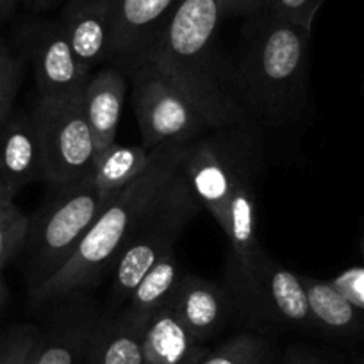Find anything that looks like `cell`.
Instances as JSON below:
<instances>
[{"mask_svg":"<svg viewBox=\"0 0 364 364\" xmlns=\"http://www.w3.org/2000/svg\"><path fill=\"white\" fill-rule=\"evenodd\" d=\"M248 314L279 327L318 331L302 277L269 257L268 252L259 259Z\"/></svg>","mask_w":364,"mask_h":364,"instance_id":"10","label":"cell"},{"mask_svg":"<svg viewBox=\"0 0 364 364\" xmlns=\"http://www.w3.org/2000/svg\"><path fill=\"white\" fill-rule=\"evenodd\" d=\"M41 328L20 323L0 334V364H33Z\"/></svg>","mask_w":364,"mask_h":364,"instance_id":"23","label":"cell"},{"mask_svg":"<svg viewBox=\"0 0 364 364\" xmlns=\"http://www.w3.org/2000/svg\"><path fill=\"white\" fill-rule=\"evenodd\" d=\"M360 254H363V259H364V234H363V240H360Z\"/></svg>","mask_w":364,"mask_h":364,"instance_id":"34","label":"cell"},{"mask_svg":"<svg viewBox=\"0 0 364 364\" xmlns=\"http://www.w3.org/2000/svg\"><path fill=\"white\" fill-rule=\"evenodd\" d=\"M125 95L127 80L117 66L111 65L91 73L84 87V109L95 138L97 154L117 143Z\"/></svg>","mask_w":364,"mask_h":364,"instance_id":"17","label":"cell"},{"mask_svg":"<svg viewBox=\"0 0 364 364\" xmlns=\"http://www.w3.org/2000/svg\"><path fill=\"white\" fill-rule=\"evenodd\" d=\"M146 321L127 307L102 311L91 334L84 364H145L143 338Z\"/></svg>","mask_w":364,"mask_h":364,"instance_id":"16","label":"cell"},{"mask_svg":"<svg viewBox=\"0 0 364 364\" xmlns=\"http://www.w3.org/2000/svg\"><path fill=\"white\" fill-rule=\"evenodd\" d=\"M23 48L33 65L40 97L84 90L91 77L77 59L59 22H36L23 31Z\"/></svg>","mask_w":364,"mask_h":364,"instance_id":"11","label":"cell"},{"mask_svg":"<svg viewBox=\"0 0 364 364\" xmlns=\"http://www.w3.org/2000/svg\"><path fill=\"white\" fill-rule=\"evenodd\" d=\"M22 61L0 40V129L9 120L13 102L22 82Z\"/></svg>","mask_w":364,"mask_h":364,"instance_id":"25","label":"cell"},{"mask_svg":"<svg viewBox=\"0 0 364 364\" xmlns=\"http://www.w3.org/2000/svg\"><path fill=\"white\" fill-rule=\"evenodd\" d=\"M360 364H364V360H360Z\"/></svg>","mask_w":364,"mask_h":364,"instance_id":"35","label":"cell"},{"mask_svg":"<svg viewBox=\"0 0 364 364\" xmlns=\"http://www.w3.org/2000/svg\"><path fill=\"white\" fill-rule=\"evenodd\" d=\"M131 77L132 107L146 149L188 145L218 129L190 93L150 61Z\"/></svg>","mask_w":364,"mask_h":364,"instance_id":"6","label":"cell"},{"mask_svg":"<svg viewBox=\"0 0 364 364\" xmlns=\"http://www.w3.org/2000/svg\"><path fill=\"white\" fill-rule=\"evenodd\" d=\"M268 0H220L225 16H254L266 8Z\"/></svg>","mask_w":364,"mask_h":364,"instance_id":"28","label":"cell"},{"mask_svg":"<svg viewBox=\"0 0 364 364\" xmlns=\"http://www.w3.org/2000/svg\"><path fill=\"white\" fill-rule=\"evenodd\" d=\"M31 114L40 138L43 182L55 188L90 177L97 145L84 109V90L38 97Z\"/></svg>","mask_w":364,"mask_h":364,"instance_id":"7","label":"cell"},{"mask_svg":"<svg viewBox=\"0 0 364 364\" xmlns=\"http://www.w3.org/2000/svg\"><path fill=\"white\" fill-rule=\"evenodd\" d=\"M190 145V143H188ZM188 145L170 146L156 164L127 184L118 197L97 218L90 232L80 241L70 261L48 281L31 289V304L45 307L75 291H90L100 284L139 223L161 200L164 191L181 171Z\"/></svg>","mask_w":364,"mask_h":364,"instance_id":"2","label":"cell"},{"mask_svg":"<svg viewBox=\"0 0 364 364\" xmlns=\"http://www.w3.org/2000/svg\"><path fill=\"white\" fill-rule=\"evenodd\" d=\"M327 0H268L262 11L284 16L291 22L313 29L314 18Z\"/></svg>","mask_w":364,"mask_h":364,"instance_id":"26","label":"cell"},{"mask_svg":"<svg viewBox=\"0 0 364 364\" xmlns=\"http://www.w3.org/2000/svg\"><path fill=\"white\" fill-rule=\"evenodd\" d=\"M6 296H8V289H6L4 277H2V268H0V307L6 302Z\"/></svg>","mask_w":364,"mask_h":364,"instance_id":"33","label":"cell"},{"mask_svg":"<svg viewBox=\"0 0 364 364\" xmlns=\"http://www.w3.org/2000/svg\"><path fill=\"white\" fill-rule=\"evenodd\" d=\"M0 175L18 195L31 182L43 181V157L33 114L18 113L0 129Z\"/></svg>","mask_w":364,"mask_h":364,"instance_id":"15","label":"cell"},{"mask_svg":"<svg viewBox=\"0 0 364 364\" xmlns=\"http://www.w3.org/2000/svg\"><path fill=\"white\" fill-rule=\"evenodd\" d=\"M272 346L255 334H240L227 339L213 352L205 353L198 364H268Z\"/></svg>","mask_w":364,"mask_h":364,"instance_id":"22","label":"cell"},{"mask_svg":"<svg viewBox=\"0 0 364 364\" xmlns=\"http://www.w3.org/2000/svg\"><path fill=\"white\" fill-rule=\"evenodd\" d=\"M114 0H66L61 23L77 59L93 72L109 61Z\"/></svg>","mask_w":364,"mask_h":364,"instance_id":"14","label":"cell"},{"mask_svg":"<svg viewBox=\"0 0 364 364\" xmlns=\"http://www.w3.org/2000/svg\"><path fill=\"white\" fill-rule=\"evenodd\" d=\"M18 4H22V0H0V20L8 18Z\"/></svg>","mask_w":364,"mask_h":364,"instance_id":"32","label":"cell"},{"mask_svg":"<svg viewBox=\"0 0 364 364\" xmlns=\"http://www.w3.org/2000/svg\"><path fill=\"white\" fill-rule=\"evenodd\" d=\"M170 307L182 325L202 343L216 338L237 309L227 286L195 273L182 275Z\"/></svg>","mask_w":364,"mask_h":364,"instance_id":"13","label":"cell"},{"mask_svg":"<svg viewBox=\"0 0 364 364\" xmlns=\"http://www.w3.org/2000/svg\"><path fill=\"white\" fill-rule=\"evenodd\" d=\"M284 364H327L323 359H320L314 353L306 352V350H291L286 355Z\"/></svg>","mask_w":364,"mask_h":364,"instance_id":"29","label":"cell"},{"mask_svg":"<svg viewBox=\"0 0 364 364\" xmlns=\"http://www.w3.org/2000/svg\"><path fill=\"white\" fill-rule=\"evenodd\" d=\"M66 2V0H22V4L27 8L34 9V11H45V9H50L54 6Z\"/></svg>","mask_w":364,"mask_h":364,"instance_id":"31","label":"cell"},{"mask_svg":"<svg viewBox=\"0 0 364 364\" xmlns=\"http://www.w3.org/2000/svg\"><path fill=\"white\" fill-rule=\"evenodd\" d=\"M209 350L175 316L170 304L146 323L143 338L145 364H198Z\"/></svg>","mask_w":364,"mask_h":364,"instance_id":"18","label":"cell"},{"mask_svg":"<svg viewBox=\"0 0 364 364\" xmlns=\"http://www.w3.org/2000/svg\"><path fill=\"white\" fill-rule=\"evenodd\" d=\"M200 208V202L181 168L114 262L107 309H120L129 302L145 273L173 250L175 241L198 215Z\"/></svg>","mask_w":364,"mask_h":364,"instance_id":"5","label":"cell"},{"mask_svg":"<svg viewBox=\"0 0 364 364\" xmlns=\"http://www.w3.org/2000/svg\"><path fill=\"white\" fill-rule=\"evenodd\" d=\"M11 204H15V195L11 193V190H9L4 178H2V175H0V213L4 211L6 208H9Z\"/></svg>","mask_w":364,"mask_h":364,"instance_id":"30","label":"cell"},{"mask_svg":"<svg viewBox=\"0 0 364 364\" xmlns=\"http://www.w3.org/2000/svg\"><path fill=\"white\" fill-rule=\"evenodd\" d=\"M245 125H227L200 136L186 146L182 157V173L202 208L208 209L222 230L237 173L259 152L255 138Z\"/></svg>","mask_w":364,"mask_h":364,"instance_id":"8","label":"cell"},{"mask_svg":"<svg viewBox=\"0 0 364 364\" xmlns=\"http://www.w3.org/2000/svg\"><path fill=\"white\" fill-rule=\"evenodd\" d=\"M48 306L33 364H84L102 313L99 300L90 291H75Z\"/></svg>","mask_w":364,"mask_h":364,"instance_id":"9","label":"cell"},{"mask_svg":"<svg viewBox=\"0 0 364 364\" xmlns=\"http://www.w3.org/2000/svg\"><path fill=\"white\" fill-rule=\"evenodd\" d=\"M31 218L15 204L0 213V268H4L20 250H23L29 234Z\"/></svg>","mask_w":364,"mask_h":364,"instance_id":"24","label":"cell"},{"mask_svg":"<svg viewBox=\"0 0 364 364\" xmlns=\"http://www.w3.org/2000/svg\"><path fill=\"white\" fill-rule=\"evenodd\" d=\"M309 299L311 314L318 331L343 338L364 336V313L357 309L343 293H339L331 281L300 275Z\"/></svg>","mask_w":364,"mask_h":364,"instance_id":"19","label":"cell"},{"mask_svg":"<svg viewBox=\"0 0 364 364\" xmlns=\"http://www.w3.org/2000/svg\"><path fill=\"white\" fill-rule=\"evenodd\" d=\"M182 275L184 273L181 272L177 255L171 250L170 254L159 259L154 264V268H150L145 273V277L139 281V284L136 286L131 299L124 307H127L136 318L149 323L150 318L157 311H161L171 302L178 284H181Z\"/></svg>","mask_w":364,"mask_h":364,"instance_id":"21","label":"cell"},{"mask_svg":"<svg viewBox=\"0 0 364 364\" xmlns=\"http://www.w3.org/2000/svg\"><path fill=\"white\" fill-rule=\"evenodd\" d=\"M313 29L261 11L250 16L227 77L243 104L264 120L295 122L309 104Z\"/></svg>","mask_w":364,"mask_h":364,"instance_id":"1","label":"cell"},{"mask_svg":"<svg viewBox=\"0 0 364 364\" xmlns=\"http://www.w3.org/2000/svg\"><path fill=\"white\" fill-rule=\"evenodd\" d=\"M223 15L220 0H178L146 61L190 93L218 129L247 124L245 106L225 86L216 36Z\"/></svg>","mask_w":364,"mask_h":364,"instance_id":"3","label":"cell"},{"mask_svg":"<svg viewBox=\"0 0 364 364\" xmlns=\"http://www.w3.org/2000/svg\"><path fill=\"white\" fill-rule=\"evenodd\" d=\"M118 197L97 186L93 177L55 186L31 218L26 247L29 286L38 288L70 261L104 209Z\"/></svg>","mask_w":364,"mask_h":364,"instance_id":"4","label":"cell"},{"mask_svg":"<svg viewBox=\"0 0 364 364\" xmlns=\"http://www.w3.org/2000/svg\"><path fill=\"white\" fill-rule=\"evenodd\" d=\"M331 284L364 313V266H352L336 275Z\"/></svg>","mask_w":364,"mask_h":364,"instance_id":"27","label":"cell"},{"mask_svg":"<svg viewBox=\"0 0 364 364\" xmlns=\"http://www.w3.org/2000/svg\"><path fill=\"white\" fill-rule=\"evenodd\" d=\"M166 149L170 146L146 149L145 145H118L114 143L97 154L91 177L100 190L109 191V193H120L134 178L149 171Z\"/></svg>","mask_w":364,"mask_h":364,"instance_id":"20","label":"cell"},{"mask_svg":"<svg viewBox=\"0 0 364 364\" xmlns=\"http://www.w3.org/2000/svg\"><path fill=\"white\" fill-rule=\"evenodd\" d=\"M178 0H114L111 65L132 75L149 58Z\"/></svg>","mask_w":364,"mask_h":364,"instance_id":"12","label":"cell"}]
</instances>
